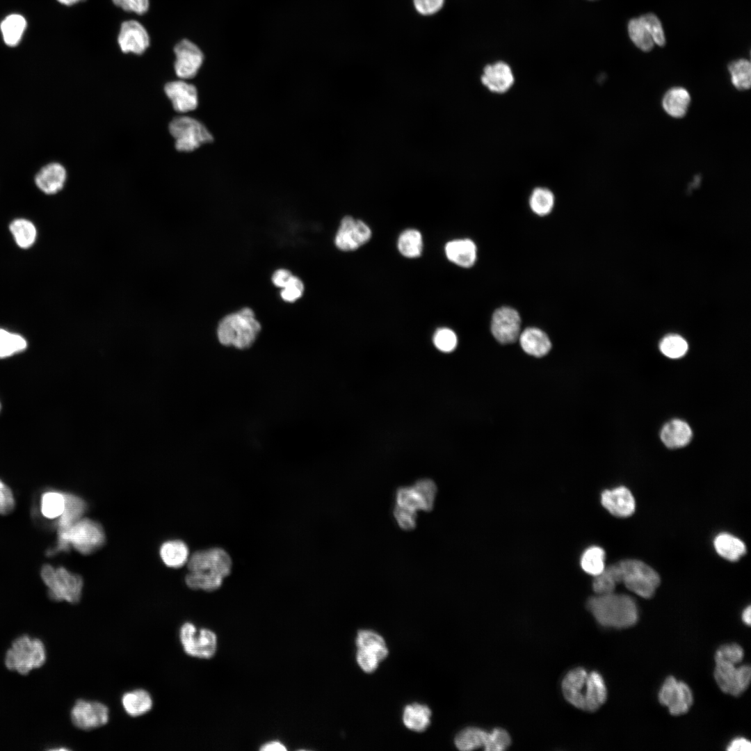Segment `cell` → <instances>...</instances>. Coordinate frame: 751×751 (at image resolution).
Instances as JSON below:
<instances>
[{
    "mask_svg": "<svg viewBox=\"0 0 751 751\" xmlns=\"http://www.w3.org/2000/svg\"><path fill=\"white\" fill-rule=\"evenodd\" d=\"M185 577L191 589L212 591L220 588L232 570V560L223 549L211 548L195 552L188 560Z\"/></svg>",
    "mask_w": 751,
    "mask_h": 751,
    "instance_id": "1",
    "label": "cell"
},
{
    "mask_svg": "<svg viewBox=\"0 0 751 751\" xmlns=\"http://www.w3.org/2000/svg\"><path fill=\"white\" fill-rule=\"evenodd\" d=\"M586 608L597 622L606 628H628L636 624L639 618L633 598L614 592L589 597Z\"/></svg>",
    "mask_w": 751,
    "mask_h": 751,
    "instance_id": "2",
    "label": "cell"
},
{
    "mask_svg": "<svg viewBox=\"0 0 751 751\" xmlns=\"http://www.w3.org/2000/svg\"><path fill=\"white\" fill-rule=\"evenodd\" d=\"M102 526L94 520L81 518L66 530L58 531L56 546L47 551L48 556L68 551L70 546L81 554H90L105 542Z\"/></svg>",
    "mask_w": 751,
    "mask_h": 751,
    "instance_id": "3",
    "label": "cell"
},
{
    "mask_svg": "<svg viewBox=\"0 0 751 751\" xmlns=\"http://www.w3.org/2000/svg\"><path fill=\"white\" fill-rule=\"evenodd\" d=\"M260 330L261 325L253 311L245 307L221 319L217 328V337L222 345L243 350L254 344Z\"/></svg>",
    "mask_w": 751,
    "mask_h": 751,
    "instance_id": "4",
    "label": "cell"
},
{
    "mask_svg": "<svg viewBox=\"0 0 751 751\" xmlns=\"http://www.w3.org/2000/svg\"><path fill=\"white\" fill-rule=\"evenodd\" d=\"M46 660L43 643L28 636L17 638L7 651L5 664L8 669L26 675L31 670L41 667Z\"/></svg>",
    "mask_w": 751,
    "mask_h": 751,
    "instance_id": "5",
    "label": "cell"
},
{
    "mask_svg": "<svg viewBox=\"0 0 751 751\" xmlns=\"http://www.w3.org/2000/svg\"><path fill=\"white\" fill-rule=\"evenodd\" d=\"M40 574L51 599L71 604L80 600L83 582L79 575L71 573L63 567L55 568L50 565H43Z\"/></svg>",
    "mask_w": 751,
    "mask_h": 751,
    "instance_id": "6",
    "label": "cell"
},
{
    "mask_svg": "<svg viewBox=\"0 0 751 751\" xmlns=\"http://www.w3.org/2000/svg\"><path fill=\"white\" fill-rule=\"evenodd\" d=\"M437 494V486L434 481L420 478L410 485L400 486L396 490L394 506L414 514L419 510L431 512Z\"/></svg>",
    "mask_w": 751,
    "mask_h": 751,
    "instance_id": "7",
    "label": "cell"
},
{
    "mask_svg": "<svg viewBox=\"0 0 751 751\" xmlns=\"http://www.w3.org/2000/svg\"><path fill=\"white\" fill-rule=\"evenodd\" d=\"M617 563L621 583L633 593L643 597L650 598L660 583L657 572L643 562L635 559H627Z\"/></svg>",
    "mask_w": 751,
    "mask_h": 751,
    "instance_id": "8",
    "label": "cell"
},
{
    "mask_svg": "<svg viewBox=\"0 0 751 751\" xmlns=\"http://www.w3.org/2000/svg\"><path fill=\"white\" fill-rule=\"evenodd\" d=\"M169 131L175 138V148L180 152L193 151L213 139L202 123L187 116L174 118L169 124Z\"/></svg>",
    "mask_w": 751,
    "mask_h": 751,
    "instance_id": "9",
    "label": "cell"
},
{
    "mask_svg": "<svg viewBox=\"0 0 751 751\" xmlns=\"http://www.w3.org/2000/svg\"><path fill=\"white\" fill-rule=\"evenodd\" d=\"M713 676L722 691L733 696L741 695L750 685L751 668L748 665L736 664L715 659Z\"/></svg>",
    "mask_w": 751,
    "mask_h": 751,
    "instance_id": "10",
    "label": "cell"
},
{
    "mask_svg": "<svg viewBox=\"0 0 751 751\" xmlns=\"http://www.w3.org/2000/svg\"><path fill=\"white\" fill-rule=\"evenodd\" d=\"M179 639L184 652L191 656L209 659L216 652V634L207 629H197L191 622L182 624L179 630Z\"/></svg>",
    "mask_w": 751,
    "mask_h": 751,
    "instance_id": "11",
    "label": "cell"
},
{
    "mask_svg": "<svg viewBox=\"0 0 751 751\" xmlns=\"http://www.w3.org/2000/svg\"><path fill=\"white\" fill-rule=\"evenodd\" d=\"M658 699L673 716L687 713L693 702V693L690 687L673 676H669L665 679L659 689Z\"/></svg>",
    "mask_w": 751,
    "mask_h": 751,
    "instance_id": "12",
    "label": "cell"
},
{
    "mask_svg": "<svg viewBox=\"0 0 751 751\" xmlns=\"http://www.w3.org/2000/svg\"><path fill=\"white\" fill-rule=\"evenodd\" d=\"M72 723L83 730H90L106 725L109 719L108 708L96 701L79 700L71 711Z\"/></svg>",
    "mask_w": 751,
    "mask_h": 751,
    "instance_id": "13",
    "label": "cell"
},
{
    "mask_svg": "<svg viewBox=\"0 0 751 751\" xmlns=\"http://www.w3.org/2000/svg\"><path fill=\"white\" fill-rule=\"evenodd\" d=\"M174 68L177 76L183 79L194 77L204 61L201 49L193 42L183 39L174 47Z\"/></svg>",
    "mask_w": 751,
    "mask_h": 751,
    "instance_id": "14",
    "label": "cell"
},
{
    "mask_svg": "<svg viewBox=\"0 0 751 751\" xmlns=\"http://www.w3.org/2000/svg\"><path fill=\"white\" fill-rule=\"evenodd\" d=\"M371 236L370 228L363 221L345 216L341 221L334 242L341 250H354L366 243Z\"/></svg>",
    "mask_w": 751,
    "mask_h": 751,
    "instance_id": "15",
    "label": "cell"
},
{
    "mask_svg": "<svg viewBox=\"0 0 751 751\" xmlns=\"http://www.w3.org/2000/svg\"><path fill=\"white\" fill-rule=\"evenodd\" d=\"M521 318L519 313L510 307L494 311L491 321V332L501 344L515 341L520 334Z\"/></svg>",
    "mask_w": 751,
    "mask_h": 751,
    "instance_id": "16",
    "label": "cell"
},
{
    "mask_svg": "<svg viewBox=\"0 0 751 751\" xmlns=\"http://www.w3.org/2000/svg\"><path fill=\"white\" fill-rule=\"evenodd\" d=\"M118 42L122 52L140 55L150 46V39L147 30L140 22L127 20L121 24Z\"/></svg>",
    "mask_w": 751,
    "mask_h": 751,
    "instance_id": "17",
    "label": "cell"
},
{
    "mask_svg": "<svg viewBox=\"0 0 751 751\" xmlns=\"http://www.w3.org/2000/svg\"><path fill=\"white\" fill-rule=\"evenodd\" d=\"M588 672L583 667L569 670L563 677L561 691L565 700L572 706L584 710L585 694Z\"/></svg>",
    "mask_w": 751,
    "mask_h": 751,
    "instance_id": "18",
    "label": "cell"
},
{
    "mask_svg": "<svg viewBox=\"0 0 751 751\" xmlns=\"http://www.w3.org/2000/svg\"><path fill=\"white\" fill-rule=\"evenodd\" d=\"M481 80L490 92L503 94L512 88L515 77L510 67L503 61H499L484 67Z\"/></svg>",
    "mask_w": 751,
    "mask_h": 751,
    "instance_id": "19",
    "label": "cell"
},
{
    "mask_svg": "<svg viewBox=\"0 0 751 751\" xmlns=\"http://www.w3.org/2000/svg\"><path fill=\"white\" fill-rule=\"evenodd\" d=\"M164 91L177 112H188L195 110L198 105L196 88L184 81H174L166 83Z\"/></svg>",
    "mask_w": 751,
    "mask_h": 751,
    "instance_id": "20",
    "label": "cell"
},
{
    "mask_svg": "<svg viewBox=\"0 0 751 751\" xmlns=\"http://www.w3.org/2000/svg\"><path fill=\"white\" fill-rule=\"evenodd\" d=\"M601 502L615 517H627L635 511L634 497L630 490L624 486L604 490L601 495Z\"/></svg>",
    "mask_w": 751,
    "mask_h": 751,
    "instance_id": "21",
    "label": "cell"
},
{
    "mask_svg": "<svg viewBox=\"0 0 751 751\" xmlns=\"http://www.w3.org/2000/svg\"><path fill=\"white\" fill-rule=\"evenodd\" d=\"M67 178L65 168L58 163H51L42 167L35 177V183L43 193L53 195L64 186Z\"/></svg>",
    "mask_w": 751,
    "mask_h": 751,
    "instance_id": "22",
    "label": "cell"
},
{
    "mask_svg": "<svg viewBox=\"0 0 751 751\" xmlns=\"http://www.w3.org/2000/svg\"><path fill=\"white\" fill-rule=\"evenodd\" d=\"M607 688L601 675L597 671L588 672L585 694L584 711L595 712L607 700Z\"/></svg>",
    "mask_w": 751,
    "mask_h": 751,
    "instance_id": "23",
    "label": "cell"
},
{
    "mask_svg": "<svg viewBox=\"0 0 751 751\" xmlns=\"http://www.w3.org/2000/svg\"><path fill=\"white\" fill-rule=\"evenodd\" d=\"M445 252L449 261L461 267H471L476 259V246L468 239L449 241L445 246Z\"/></svg>",
    "mask_w": 751,
    "mask_h": 751,
    "instance_id": "24",
    "label": "cell"
},
{
    "mask_svg": "<svg viewBox=\"0 0 751 751\" xmlns=\"http://www.w3.org/2000/svg\"><path fill=\"white\" fill-rule=\"evenodd\" d=\"M522 349L535 357H542L551 349V344L545 332L536 328H527L519 336Z\"/></svg>",
    "mask_w": 751,
    "mask_h": 751,
    "instance_id": "25",
    "label": "cell"
},
{
    "mask_svg": "<svg viewBox=\"0 0 751 751\" xmlns=\"http://www.w3.org/2000/svg\"><path fill=\"white\" fill-rule=\"evenodd\" d=\"M691 437L690 426L679 419H674L666 423L661 433L662 442L671 449L686 446L691 441Z\"/></svg>",
    "mask_w": 751,
    "mask_h": 751,
    "instance_id": "26",
    "label": "cell"
},
{
    "mask_svg": "<svg viewBox=\"0 0 751 751\" xmlns=\"http://www.w3.org/2000/svg\"><path fill=\"white\" fill-rule=\"evenodd\" d=\"M691 103V95L688 90L682 87H673L669 89L662 99L664 111L671 117L680 118L684 117Z\"/></svg>",
    "mask_w": 751,
    "mask_h": 751,
    "instance_id": "27",
    "label": "cell"
},
{
    "mask_svg": "<svg viewBox=\"0 0 751 751\" xmlns=\"http://www.w3.org/2000/svg\"><path fill=\"white\" fill-rule=\"evenodd\" d=\"M65 508L57 521V530L61 531L67 529L72 524L82 518L86 511V505L80 497L70 493H63Z\"/></svg>",
    "mask_w": 751,
    "mask_h": 751,
    "instance_id": "28",
    "label": "cell"
},
{
    "mask_svg": "<svg viewBox=\"0 0 751 751\" xmlns=\"http://www.w3.org/2000/svg\"><path fill=\"white\" fill-rule=\"evenodd\" d=\"M122 704L126 713L138 717L149 712L153 704L150 694L145 690L136 689L127 692L122 697Z\"/></svg>",
    "mask_w": 751,
    "mask_h": 751,
    "instance_id": "29",
    "label": "cell"
},
{
    "mask_svg": "<svg viewBox=\"0 0 751 751\" xmlns=\"http://www.w3.org/2000/svg\"><path fill=\"white\" fill-rule=\"evenodd\" d=\"M431 711L424 704L413 703L405 706L403 713V722L405 726L414 732H421L426 730L430 723Z\"/></svg>",
    "mask_w": 751,
    "mask_h": 751,
    "instance_id": "30",
    "label": "cell"
},
{
    "mask_svg": "<svg viewBox=\"0 0 751 751\" xmlns=\"http://www.w3.org/2000/svg\"><path fill=\"white\" fill-rule=\"evenodd\" d=\"M716 552L722 558L736 561L746 552V547L738 538L726 533L718 535L713 541Z\"/></svg>",
    "mask_w": 751,
    "mask_h": 751,
    "instance_id": "31",
    "label": "cell"
},
{
    "mask_svg": "<svg viewBox=\"0 0 751 751\" xmlns=\"http://www.w3.org/2000/svg\"><path fill=\"white\" fill-rule=\"evenodd\" d=\"M160 556L165 565L179 568L188 561V549L181 540H170L161 545Z\"/></svg>",
    "mask_w": 751,
    "mask_h": 751,
    "instance_id": "32",
    "label": "cell"
},
{
    "mask_svg": "<svg viewBox=\"0 0 751 751\" xmlns=\"http://www.w3.org/2000/svg\"><path fill=\"white\" fill-rule=\"evenodd\" d=\"M487 732L478 727H467L460 730L454 738L455 747L462 751L484 749Z\"/></svg>",
    "mask_w": 751,
    "mask_h": 751,
    "instance_id": "33",
    "label": "cell"
},
{
    "mask_svg": "<svg viewBox=\"0 0 751 751\" xmlns=\"http://www.w3.org/2000/svg\"><path fill=\"white\" fill-rule=\"evenodd\" d=\"M621 583V577L617 563L607 567L592 581V589L596 595H604L614 592L616 586Z\"/></svg>",
    "mask_w": 751,
    "mask_h": 751,
    "instance_id": "34",
    "label": "cell"
},
{
    "mask_svg": "<svg viewBox=\"0 0 751 751\" xmlns=\"http://www.w3.org/2000/svg\"><path fill=\"white\" fill-rule=\"evenodd\" d=\"M26 26V22L22 15L13 14L6 17L1 24V30L6 44L11 47L17 45Z\"/></svg>",
    "mask_w": 751,
    "mask_h": 751,
    "instance_id": "35",
    "label": "cell"
},
{
    "mask_svg": "<svg viewBox=\"0 0 751 751\" xmlns=\"http://www.w3.org/2000/svg\"><path fill=\"white\" fill-rule=\"evenodd\" d=\"M605 551L598 546H591L586 549L581 557V566L583 570L592 576L599 574L605 568Z\"/></svg>",
    "mask_w": 751,
    "mask_h": 751,
    "instance_id": "36",
    "label": "cell"
},
{
    "mask_svg": "<svg viewBox=\"0 0 751 751\" xmlns=\"http://www.w3.org/2000/svg\"><path fill=\"white\" fill-rule=\"evenodd\" d=\"M398 248L399 252L406 257L414 258L420 256L423 249L421 233L414 229L405 230L398 238Z\"/></svg>",
    "mask_w": 751,
    "mask_h": 751,
    "instance_id": "37",
    "label": "cell"
},
{
    "mask_svg": "<svg viewBox=\"0 0 751 751\" xmlns=\"http://www.w3.org/2000/svg\"><path fill=\"white\" fill-rule=\"evenodd\" d=\"M728 70L733 86L739 90H748L751 84V65L746 59H738L731 62Z\"/></svg>",
    "mask_w": 751,
    "mask_h": 751,
    "instance_id": "38",
    "label": "cell"
},
{
    "mask_svg": "<svg viewBox=\"0 0 751 751\" xmlns=\"http://www.w3.org/2000/svg\"><path fill=\"white\" fill-rule=\"evenodd\" d=\"M554 200V193L549 189L538 187L534 188L531 194L529 205L535 214L544 216L551 211Z\"/></svg>",
    "mask_w": 751,
    "mask_h": 751,
    "instance_id": "39",
    "label": "cell"
},
{
    "mask_svg": "<svg viewBox=\"0 0 751 751\" xmlns=\"http://www.w3.org/2000/svg\"><path fill=\"white\" fill-rule=\"evenodd\" d=\"M628 32L631 41L638 49L643 51H649L653 49L654 42L652 37L638 17L629 20Z\"/></svg>",
    "mask_w": 751,
    "mask_h": 751,
    "instance_id": "40",
    "label": "cell"
},
{
    "mask_svg": "<svg viewBox=\"0 0 751 751\" xmlns=\"http://www.w3.org/2000/svg\"><path fill=\"white\" fill-rule=\"evenodd\" d=\"M10 230L17 244L22 248L31 246L36 237V229L33 224L26 219H17L12 222Z\"/></svg>",
    "mask_w": 751,
    "mask_h": 751,
    "instance_id": "41",
    "label": "cell"
},
{
    "mask_svg": "<svg viewBox=\"0 0 751 751\" xmlns=\"http://www.w3.org/2000/svg\"><path fill=\"white\" fill-rule=\"evenodd\" d=\"M355 643L357 647L368 648L377 652L383 659L389 654L388 648L382 636L372 630H360L357 634Z\"/></svg>",
    "mask_w": 751,
    "mask_h": 751,
    "instance_id": "42",
    "label": "cell"
},
{
    "mask_svg": "<svg viewBox=\"0 0 751 751\" xmlns=\"http://www.w3.org/2000/svg\"><path fill=\"white\" fill-rule=\"evenodd\" d=\"M40 503L41 512L45 517L58 518L65 508L64 494L56 491L46 492L42 495Z\"/></svg>",
    "mask_w": 751,
    "mask_h": 751,
    "instance_id": "43",
    "label": "cell"
},
{
    "mask_svg": "<svg viewBox=\"0 0 751 751\" xmlns=\"http://www.w3.org/2000/svg\"><path fill=\"white\" fill-rule=\"evenodd\" d=\"M26 347L27 342L23 337L0 329V359L22 352Z\"/></svg>",
    "mask_w": 751,
    "mask_h": 751,
    "instance_id": "44",
    "label": "cell"
},
{
    "mask_svg": "<svg viewBox=\"0 0 751 751\" xmlns=\"http://www.w3.org/2000/svg\"><path fill=\"white\" fill-rule=\"evenodd\" d=\"M511 736L506 729L495 727L490 732H487L484 750L485 751H503L511 745Z\"/></svg>",
    "mask_w": 751,
    "mask_h": 751,
    "instance_id": "45",
    "label": "cell"
},
{
    "mask_svg": "<svg viewBox=\"0 0 751 751\" xmlns=\"http://www.w3.org/2000/svg\"><path fill=\"white\" fill-rule=\"evenodd\" d=\"M660 350L663 355L670 358H679L685 355L688 350V344L681 337L672 334L665 337L660 344Z\"/></svg>",
    "mask_w": 751,
    "mask_h": 751,
    "instance_id": "46",
    "label": "cell"
},
{
    "mask_svg": "<svg viewBox=\"0 0 751 751\" xmlns=\"http://www.w3.org/2000/svg\"><path fill=\"white\" fill-rule=\"evenodd\" d=\"M356 661L364 672L371 673L378 668L382 659L376 652L372 649L357 647Z\"/></svg>",
    "mask_w": 751,
    "mask_h": 751,
    "instance_id": "47",
    "label": "cell"
},
{
    "mask_svg": "<svg viewBox=\"0 0 751 751\" xmlns=\"http://www.w3.org/2000/svg\"><path fill=\"white\" fill-rule=\"evenodd\" d=\"M651 34L654 44L660 47L665 45V37L661 21L653 13H647L638 17Z\"/></svg>",
    "mask_w": 751,
    "mask_h": 751,
    "instance_id": "48",
    "label": "cell"
},
{
    "mask_svg": "<svg viewBox=\"0 0 751 751\" xmlns=\"http://www.w3.org/2000/svg\"><path fill=\"white\" fill-rule=\"evenodd\" d=\"M433 344L439 350L444 353H450L455 350L457 346V336L449 328H439L434 334Z\"/></svg>",
    "mask_w": 751,
    "mask_h": 751,
    "instance_id": "49",
    "label": "cell"
},
{
    "mask_svg": "<svg viewBox=\"0 0 751 751\" xmlns=\"http://www.w3.org/2000/svg\"><path fill=\"white\" fill-rule=\"evenodd\" d=\"M744 656V652L737 643H727L721 645L716 652L714 659H722L734 664L741 663Z\"/></svg>",
    "mask_w": 751,
    "mask_h": 751,
    "instance_id": "50",
    "label": "cell"
},
{
    "mask_svg": "<svg viewBox=\"0 0 751 751\" xmlns=\"http://www.w3.org/2000/svg\"><path fill=\"white\" fill-rule=\"evenodd\" d=\"M304 291L302 281L293 275L280 291L282 298L287 302H294L300 298Z\"/></svg>",
    "mask_w": 751,
    "mask_h": 751,
    "instance_id": "51",
    "label": "cell"
},
{
    "mask_svg": "<svg viewBox=\"0 0 751 751\" xmlns=\"http://www.w3.org/2000/svg\"><path fill=\"white\" fill-rule=\"evenodd\" d=\"M392 515L398 526L403 531H412L417 526V514L407 512L393 506Z\"/></svg>",
    "mask_w": 751,
    "mask_h": 751,
    "instance_id": "52",
    "label": "cell"
},
{
    "mask_svg": "<svg viewBox=\"0 0 751 751\" xmlns=\"http://www.w3.org/2000/svg\"><path fill=\"white\" fill-rule=\"evenodd\" d=\"M118 7L127 12L143 15L147 12L150 6L149 0H112Z\"/></svg>",
    "mask_w": 751,
    "mask_h": 751,
    "instance_id": "53",
    "label": "cell"
},
{
    "mask_svg": "<svg viewBox=\"0 0 751 751\" xmlns=\"http://www.w3.org/2000/svg\"><path fill=\"white\" fill-rule=\"evenodd\" d=\"M15 508V499L10 488L0 480V515L10 513Z\"/></svg>",
    "mask_w": 751,
    "mask_h": 751,
    "instance_id": "54",
    "label": "cell"
},
{
    "mask_svg": "<svg viewBox=\"0 0 751 751\" xmlns=\"http://www.w3.org/2000/svg\"><path fill=\"white\" fill-rule=\"evenodd\" d=\"M416 10L421 15H430L439 11L444 0H413Z\"/></svg>",
    "mask_w": 751,
    "mask_h": 751,
    "instance_id": "55",
    "label": "cell"
},
{
    "mask_svg": "<svg viewBox=\"0 0 751 751\" xmlns=\"http://www.w3.org/2000/svg\"><path fill=\"white\" fill-rule=\"evenodd\" d=\"M751 743L745 738L738 737L733 739L727 745L728 751H750Z\"/></svg>",
    "mask_w": 751,
    "mask_h": 751,
    "instance_id": "56",
    "label": "cell"
},
{
    "mask_svg": "<svg viewBox=\"0 0 751 751\" xmlns=\"http://www.w3.org/2000/svg\"><path fill=\"white\" fill-rule=\"evenodd\" d=\"M291 275V273L288 270L278 269L273 273L272 281L275 286L282 288Z\"/></svg>",
    "mask_w": 751,
    "mask_h": 751,
    "instance_id": "57",
    "label": "cell"
},
{
    "mask_svg": "<svg viewBox=\"0 0 751 751\" xmlns=\"http://www.w3.org/2000/svg\"><path fill=\"white\" fill-rule=\"evenodd\" d=\"M260 750L264 751H285L286 749L279 741H271L264 745Z\"/></svg>",
    "mask_w": 751,
    "mask_h": 751,
    "instance_id": "58",
    "label": "cell"
},
{
    "mask_svg": "<svg viewBox=\"0 0 751 751\" xmlns=\"http://www.w3.org/2000/svg\"><path fill=\"white\" fill-rule=\"evenodd\" d=\"M750 613H751L750 606H748L747 608H745L743 610V611L742 613V615H741V618H742L743 622L745 624H747L748 626L750 625V622H751Z\"/></svg>",
    "mask_w": 751,
    "mask_h": 751,
    "instance_id": "59",
    "label": "cell"
},
{
    "mask_svg": "<svg viewBox=\"0 0 751 751\" xmlns=\"http://www.w3.org/2000/svg\"><path fill=\"white\" fill-rule=\"evenodd\" d=\"M57 1H59L60 3L64 4L65 6H72V5L76 4L77 3H79L81 1H83L85 0H57Z\"/></svg>",
    "mask_w": 751,
    "mask_h": 751,
    "instance_id": "60",
    "label": "cell"
},
{
    "mask_svg": "<svg viewBox=\"0 0 751 751\" xmlns=\"http://www.w3.org/2000/svg\"><path fill=\"white\" fill-rule=\"evenodd\" d=\"M0 408H1V405H0Z\"/></svg>",
    "mask_w": 751,
    "mask_h": 751,
    "instance_id": "61",
    "label": "cell"
}]
</instances>
